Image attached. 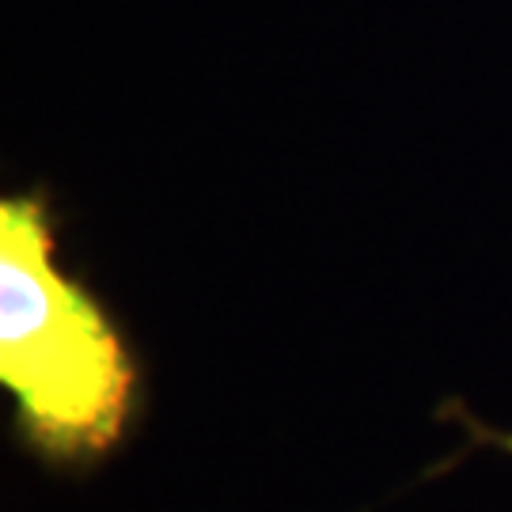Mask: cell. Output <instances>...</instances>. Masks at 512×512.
Masks as SVG:
<instances>
[{
    "instance_id": "6da1fadb",
    "label": "cell",
    "mask_w": 512,
    "mask_h": 512,
    "mask_svg": "<svg viewBox=\"0 0 512 512\" xmlns=\"http://www.w3.org/2000/svg\"><path fill=\"white\" fill-rule=\"evenodd\" d=\"M0 384L23 452L88 471L141 418V357L107 300L57 262L50 190L0 198Z\"/></svg>"
},
{
    "instance_id": "7a4b0ae2",
    "label": "cell",
    "mask_w": 512,
    "mask_h": 512,
    "mask_svg": "<svg viewBox=\"0 0 512 512\" xmlns=\"http://www.w3.org/2000/svg\"><path fill=\"white\" fill-rule=\"evenodd\" d=\"M444 410H448V414H456L459 425H463V429H467V433H471L475 440H482V444H497L505 456H512V433H497V429H486L482 421L471 418V414H467V410H463L459 403H448Z\"/></svg>"
}]
</instances>
